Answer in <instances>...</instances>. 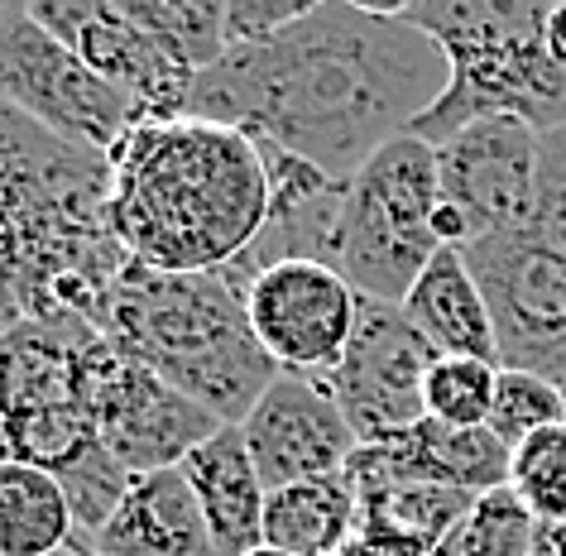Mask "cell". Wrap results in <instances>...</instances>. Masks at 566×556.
Segmentation results:
<instances>
[{
    "instance_id": "1",
    "label": "cell",
    "mask_w": 566,
    "mask_h": 556,
    "mask_svg": "<svg viewBox=\"0 0 566 556\" xmlns=\"http://www.w3.org/2000/svg\"><path fill=\"white\" fill-rule=\"evenodd\" d=\"M447 82V53L394 6L317 0L283 34L226 49L197 73L188 116L245 130L254 145L350 182L389 139L413 135Z\"/></svg>"
},
{
    "instance_id": "2",
    "label": "cell",
    "mask_w": 566,
    "mask_h": 556,
    "mask_svg": "<svg viewBox=\"0 0 566 556\" xmlns=\"http://www.w3.org/2000/svg\"><path fill=\"white\" fill-rule=\"evenodd\" d=\"M111 159V231L135 264L211 274L250 254L269 221V168L245 130L145 120Z\"/></svg>"
},
{
    "instance_id": "3",
    "label": "cell",
    "mask_w": 566,
    "mask_h": 556,
    "mask_svg": "<svg viewBox=\"0 0 566 556\" xmlns=\"http://www.w3.org/2000/svg\"><path fill=\"white\" fill-rule=\"evenodd\" d=\"M125 264L111 159L0 102V336L20 322L92 317Z\"/></svg>"
},
{
    "instance_id": "4",
    "label": "cell",
    "mask_w": 566,
    "mask_h": 556,
    "mask_svg": "<svg viewBox=\"0 0 566 556\" xmlns=\"http://www.w3.org/2000/svg\"><path fill=\"white\" fill-rule=\"evenodd\" d=\"M92 326L125 360L202 403L221 427L245 422L279 379V365L254 340L245 274L235 269L164 274L130 260L92 307Z\"/></svg>"
},
{
    "instance_id": "5",
    "label": "cell",
    "mask_w": 566,
    "mask_h": 556,
    "mask_svg": "<svg viewBox=\"0 0 566 556\" xmlns=\"http://www.w3.org/2000/svg\"><path fill=\"white\" fill-rule=\"evenodd\" d=\"M451 63V82L413 125L437 149L485 116L528 120L537 135L566 130V67L547 53V0H418L394 6Z\"/></svg>"
},
{
    "instance_id": "6",
    "label": "cell",
    "mask_w": 566,
    "mask_h": 556,
    "mask_svg": "<svg viewBox=\"0 0 566 556\" xmlns=\"http://www.w3.org/2000/svg\"><path fill=\"white\" fill-rule=\"evenodd\" d=\"M437 149L418 135L389 139L346 182L327 269H336L360 297L403 303L437 250H447L437 240Z\"/></svg>"
},
{
    "instance_id": "7",
    "label": "cell",
    "mask_w": 566,
    "mask_h": 556,
    "mask_svg": "<svg viewBox=\"0 0 566 556\" xmlns=\"http://www.w3.org/2000/svg\"><path fill=\"white\" fill-rule=\"evenodd\" d=\"M0 102L49 135L96 154H111L135 125L149 120L130 92L92 73L63 39H53L30 6L0 30Z\"/></svg>"
},
{
    "instance_id": "8",
    "label": "cell",
    "mask_w": 566,
    "mask_h": 556,
    "mask_svg": "<svg viewBox=\"0 0 566 556\" xmlns=\"http://www.w3.org/2000/svg\"><path fill=\"white\" fill-rule=\"evenodd\" d=\"M500 336V369H528L566 384V260L523 231L465 245Z\"/></svg>"
},
{
    "instance_id": "9",
    "label": "cell",
    "mask_w": 566,
    "mask_h": 556,
    "mask_svg": "<svg viewBox=\"0 0 566 556\" xmlns=\"http://www.w3.org/2000/svg\"><path fill=\"white\" fill-rule=\"evenodd\" d=\"M437 360L442 355L418 336V326L403 317L399 303L360 297L356 336H350L342 365L327 375V389L342 403L360 447L403 437L408 427L428 418L422 389H428Z\"/></svg>"
},
{
    "instance_id": "10",
    "label": "cell",
    "mask_w": 566,
    "mask_h": 556,
    "mask_svg": "<svg viewBox=\"0 0 566 556\" xmlns=\"http://www.w3.org/2000/svg\"><path fill=\"white\" fill-rule=\"evenodd\" d=\"M245 312L279 369L327 379L356 336L360 293L327 264L283 260L245 279Z\"/></svg>"
},
{
    "instance_id": "11",
    "label": "cell",
    "mask_w": 566,
    "mask_h": 556,
    "mask_svg": "<svg viewBox=\"0 0 566 556\" xmlns=\"http://www.w3.org/2000/svg\"><path fill=\"white\" fill-rule=\"evenodd\" d=\"M537 154H543V135L514 116H485L437 145L442 202L465 221V245L518 231L528 221Z\"/></svg>"
},
{
    "instance_id": "12",
    "label": "cell",
    "mask_w": 566,
    "mask_h": 556,
    "mask_svg": "<svg viewBox=\"0 0 566 556\" xmlns=\"http://www.w3.org/2000/svg\"><path fill=\"white\" fill-rule=\"evenodd\" d=\"M96 427L130 475L178 470L207 437L221 432V422L202 403L164 384L154 369L125 360L116 346L96 369Z\"/></svg>"
},
{
    "instance_id": "13",
    "label": "cell",
    "mask_w": 566,
    "mask_h": 556,
    "mask_svg": "<svg viewBox=\"0 0 566 556\" xmlns=\"http://www.w3.org/2000/svg\"><path fill=\"white\" fill-rule=\"evenodd\" d=\"M240 432H245V447L254 455V465H260V480L269 494L289 490V484L342 475L360 447L342 403L327 389V379L289 375V369H279V379L250 408Z\"/></svg>"
},
{
    "instance_id": "14",
    "label": "cell",
    "mask_w": 566,
    "mask_h": 556,
    "mask_svg": "<svg viewBox=\"0 0 566 556\" xmlns=\"http://www.w3.org/2000/svg\"><path fill=\"white\" fill-rule=\"evenodd\" d=\"M34 20L53 39H63L92 73L130 92L149 120H178L188 116L192 73L174 63L139 24L125 15L120 0H30Z\"/></svg>"
},
{
    "instance_id": "15",
    "label": "cell",
    "mask_w": 566,
    "mask_h": 556,
    "mask_svg": "<svg viewBox=\"0 0 566 556\" xmlns=\"http://www.w3.org/2000/svg\"><path fill=\"white\" fill-rule=\"evenodd\" d=\"M509 465H514V451L490 427H447L422 418L403 437L356 447L346 475L360 499L394 484H447L465 494H490L509 484Z\"/></svg>"
},
{
    "instance_id": "16",
    "label": "cell",
    "mask_w": 566,
    "mask_h": 556,
    "mask_svg": "<svg viewBox=\"0 0 566 556\" xmlns=\"http://www.w3.org/2000/svg\"><path fill=\"white\" fill-rule=\"evenodd\" d=\"M87 556H217L211 527L202 518L188 475L159 470L135 475L130 494L111 513V523L92 542H82Z\"/></svg>"
},
{
    "instance_id": "17",
    "label": "cell",
    "mask_w": 566,
    "mask_h": 556,
    "mask_svg": "<svg viewBox=\"0 0 566 556\" xmlns=\"http://www.w3.org/2000/svg\"><path fill=\"white\" fill-rule=\"evenodd\" d=\"M182 475H188L197 504H202L217 556H250L264 547L269 490H264L260 465H254L240 427H221L217 437H207L182 461Z\"/></svg>"
},
{
    "instance_id": "18",
    "label": "cell",
    "mask_w": 566,
    "mask_h": 556,
    "mask_svg": "<svg viewBox=\"0 0 566 556\" xmlns=\"http://www.w3.org/2000/svg\"><path fill=\"white\" fill-rule=\"evenodd\" d=\"M399 307L442 360L500 365V336H494L490 303L461 250H437V260L422 269V279Z\"/></svg>"
},
{
    "instance_id": "19",
    "label": "cell",
    "mask_w": 566,
    "mask_h": 556,
    "mask_svg": "<svg viewBox=\"0 0 566 556\" xmlns=\"http://www.w3.org/2000/svg\"><path fill=\"white\" fill-rule=\"evenodd\" d=\"M356 537H360V494L346 470L269 494L264 547L283 556H336Z\"/></svg>"
},
{
    "instance_id": "20",
    "label": "cell",
    "mask_w": 566,
    "mask_h": 556,
    "mask_svg": "<svg viewBox=\"0 0 566 556\" xmlns=\"http://www.w3.org/2000/svg\"><path fill=\"white\" fill-rule=\"evenodd\" d=\"M73 542L77 523L59 475L0 455V556H53Z\"/></svg>"
},
{
    "instance_id": "21",
    "label": "cell",
    "mask_w": 566,
    "mask_h": 556,
    "mask_svg": "<svg viewBox=\"0 0 566 556\" xmlns=\"http://www.w3.org/2000/svg\"><path fill=\"white\" fill-rule=\"evenodd\" d=\"M480 494L447 484H394L360 499V537L399 556H432Z\"/></svg>"
},
{
    "instance_id": "22",
    "label": "cell",
    "mask_w": 566,
    "mask_h": 556,
    "mask_svg": "<svg viewBox=\"0 0 566 556\" xmlns=\"http://www.w3.org/2000/svg\"><path fill=\"white\" fill-rule=\"evenodd\" d=\"M120 6L192 77L226 59V0H120Z\"/></svg>"
},
{
    "instance_id": "23",
    "label": "cell",
    "mask_w": 566,
    "mask_h": 556,
    "mask_svg": "<svg viewBox=\"0 0 566 556\" xmlns=\"http://www.w3.org/2000/svg\"><path fill=\"white\" fill-rule=\"evenodd\" d=\"M533 508L504 484V490L480 494L432 556H533Z\"/></svg>"
},
{
    "instance_id": "24",
    "label": "cell",
    "mask_w": 566,
    "mask_h": 556,
    "mask_svg": "<svg viewBox=\"0 0 566 556\" xmlns=\"http://www.w3.org/2000/svg\"><path fill=\"white\" fill-rule=\"evenodd\" d=\"M566 422V394L562 384H552L528 369H500L494 384V412H490V432L504 441L509 451L523 447L528 437L547 432V427Z\"/></svg>"
},
{
    "instance_id": "25",
    "label": "cell",
    "mask_w": 566,
    "mask_h": 556,
    "mask_svg": "<svg viewBox=\"0 0 566 556\" xmlns=\"http://www.w3.org/2000/svg\"><path fill=\"white\" fill-rule=\"evenodd\" d=\"M509 490L533 508L543 523H566V422L528 437L514 447L509 465Z\"/></svg>"
},
{
    "instance_id": "26",
    "label": "cell",
    "mask_w": 566,
    "mask_h": 556,
    "mask_svg": "<svg viewBox=\"0 0 566 556\" xmlns=\"http://www.w3.org/2000/svg\"><path fill=\"white\" fill-rule=\"evenodd\" d=\"M494 384H500V365L490 360H437L422 389L428 418L447 427H490Z\"/></svg>"
},
{
    "instance_id": "27",
    "label": "cell",
    "mask_w": 566,
    "mask_h": 556,
    "mask_svg": "<svg viewBox=\"0 0 566 556\" xmlns=\"http://www.w3.org/2000/svg\"><path fill=\"white\" fill-rule=\"evenodd\" d=\"M518 231L566 260V130L543 135V154H537V192H533L528 221H523Z\"/></svg>"
},
{
    "instance_id": "28",
    "label": "cell",
    "mask_w": 566,
    "mask_h": 556,
    "mask_svg": "<svg viewBox=\"0 0 566 556\" xmlns=\"http://www.w3.org/2000/svg\"><path fill=\"white\" fill-rule=\"evenodd\" d=\"M317 0H226V49H250L298 24Z\"/></svg>"
},
{
    "instance_id": "29",
    "label": "cell",
    "mask_w": 566,
    "mask_h": 556,
    "mask_svg": "<svg viewBox=\"0 0 566 556\" xmlns=\"http://www.w3.org/2000/svg\"><path fill=\"white\" fill-rule=\"evenodd\" d=\"M533 556H566V523H543L537 518Z\"/></svg>"
},
{
    "instance_id": "30",
    "label": "cell",
    "mask_w": 566,
    "mask_h": 556,
    "mask_svg": "<svg viewBox=\"0 0 566 556\" xmlns=\"http://www.w3.org/2000/svg\"><path fill=\"white\" fill-rule=\"evenodd\" d=\"M547 53L566 67V0L552 6V15H547Z\"/></svg>"
},
{
    "instance_id": "31",
    "label": "cell",
    "mask_w": 566,
    "mask_h": 556,
    "mask_svg": "<svg viewBox=\"0 0 566 556\" xmlns=\"http://www.w3.org/2000/svg\"><path fill=\"white\" fill-rule=\"evenodd\" d=\"M336 556H399V552H385V547H375V542H365V537H356L346 552H336Z\"/></svg>"
},
{
    "instance_id": "32",
    "label": "cell",
    "mask_w": 566,
    "mask_h": 556,
    "mask_svg": "<svg viewBox=\"0 0 566 556\" xmlns=\"http://www.w3.org/2000/svg\"><path fill=\"white\" fill-rule=\"evenodd\" d=\"M20 10H24V0H0V30H6V24L15 20Z\"/></svg>"
},
{
    "instance_id": "33",
    "label": "cell",
    "mask_w": 566,
    "mask_h": 556,
    "mask_svg": "<svg viewBox=\"0 0 566 556\" xmlns=\"http://www.w3.org/2000/svg\"><path fill=\"white\" fill-rule=\"evenodd\" d=\"M53 556H87V552H82V547H63V552H53Z\"/></svg>"
},
{
    "instance_id": "34",
    "label": "cell",
    "mask_w": 566,
    "mask_h": 556,
    "mask_svg": "<svg viewBox=\"0 0 566 556\" xmlns=\"http://www.w3.org/2000/svg\"><path fill=\"white\" fill-rule=\"evenodd\" d=\"M250 556H283V552H274V547H260V552H250Z\"/></svg>"
},
{
    "instance_id": "35",
    "label": "cell",
    "mask_w": 566,
    "mask_h": 556,
    "mask_svg": "<svg viewBox=\"0 0 566 556\" xmlns=\"http://www.w3.org/2000/svg\"><path fill=\"white\" fill-rule=\"evenodd\" d=\"M0 455H10V447H6V432H0Z\"/></svg>"
},
{
    "instance_id": "36",
    "label": "cell",
    "mask_w": 566,
    "mask_h": 556,
    "mask_svg": "<svg viewBox=\"0 0 566 556\" xmlns=\"http://www.w3.org/2000/svg\"><path fill=\"white\" fill-rule=\"evenodd\" d=\"M562 394H566V384H562Z\"/></svg>"
}]
</instances>
